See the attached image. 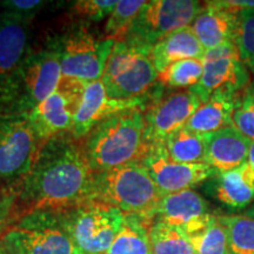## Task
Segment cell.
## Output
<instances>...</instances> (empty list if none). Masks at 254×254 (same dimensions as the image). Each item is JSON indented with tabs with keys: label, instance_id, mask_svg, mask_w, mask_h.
Returning a JSON list of instances; mask_svg holds the SVG:
<instances>
[{
	"label": "cell",
	"instance_id": "d590c367",
	"mask_svg": "<svg viewBox=\"0 0 254 254\" xmlns=\"http://www.w3.org/2000/svg\"><path fill=\"white\" fill-rule=\"evenodd\" d=\"M247 163L251 164L254 167V141L251 142V145H250L249 159H247Z\"/></svg>",
	"mask_w": 254,
	"mask_h": 254
},
{
	"label": "cell",
	"instance_id": "f1b7e54d",
	"mask_svg": "<svg viewBox=\"0 0 254 254\" xmlns=\"http://www.w3.org/2000/svg\"><path fill=\"white\" fill-rule=\"evenodd\" d=\"M145 0H120L113 12L107 18L104 28V38L116 41L123 40L131 30L133 21L136 18Z\"/></svg>",
	"mask_w": 254,
	"mask_h": 254
},
{
	"label": "cell",
	"instance_id": "2e32d148",
	"mask_svg": "<svg viewBox=\"0 0 254 254\" xmlns=\"http://www.w3.org/2000/svg\"><path fill=\"white\" fill-rule=\"evenodd\" d=\"M148 94L140 99L117 100L107 95L101 79L86 82L80 106L75 114L71 134L78 140H81L98 124L113 114L131 107H144Z\"/></svg>",
	"mask_w": 254,
	"mask_h": 254
},
{
	"label": "cell",
	"instance_id": "9c48e42d",
	"mask_svg": "<svg viewBox=\"0 0 254 254\" xmlns=\"http://www.w3.org/2000/svg\"><path fill=\"white\" fill-rule=\"evenodd\" d=\"M59 213L73 244L82 254H106L125 220V213L119 208L97 200Z\"/></svg>",
	"mask_w": 254,
	"mask_h": 254
},
{
	"label": "cell",
	"instance_id": "5bb4252c",
	"mask_svg": "<svg viewBox=\"0 0 254 254\" xmlns=\"http://www.w3.org/2000/svg\"><path fill=\"white\" fill-rule=\"evenodd\" d=\"M163 195L192 190L217 174L207 164H182L168 157L164 145H148L140 159Z\"/></svg>",
	"mask_w": 254,
	"mask_h": 254
},
{
	"label": "cell",
	"instance_id": "3957f363",
	"mask_svg": "<svg viewBox=\"0 0 254 254\" xmlns=\"http://www.w3.org/2000/svg\"><path fill=\"white\" fill-rule=\"evenodd\" d=\"M62 78L59 53L51 41L45 49L31 51L0 85V113L28 114L58 88Z\"/></svg>",
	"mask_w": 254,
	"mask_h": 254
},
{
	"label": "cell",
	"instance_id": "ac0fdd59",
	"mask_svg": "<svg viewBox=\"0 0 254 254\" xmlns=\"http://www.w3.org/2000/svg\"><path fill=\"white\" fill-rule=\"evenodd\" d=\"M250 139L234 126L205 134V164L217 172H226L247 163Z\"/></svg>",
	"mask_w": 254,
	"mask_h": 254
},
{
	"label": "cell",
	"instance_id": "60d3db41",
	"mask_svg": "<svg viewBox=\"0 0 254 254\" xmlns=\"http://www.w3.org/2000/svg\"><path fill=\"white\" fill-rule=\"evenodd\" d=\"M0 254H2V253H1V251H0Z\"/></svg>",
	"mask_w": 254,
	"mask_h": 254
},
{
	"label": "cell",
	"instance_id": "ab89813d",
	"mask_svg": "<svg viewBox=\"0 0 254 254\" xmlns=\"http://www.w3.org/2000/svg\"><path fill=\"white\" fill-rule=\"evenodd\" d=\"M249 215H251V217H253V218H254V207H253L252 211H251V213H250Z\"/></svg>",
	"mask_w": 254,
	"mask_h": 254
},
{
	"label": "cell",
	"instance_id": "d6a6232c",
	"mask_svg": "<svg viewBox=\"0 0 254 254\" xmlns=\"http://www.w3.org/2000/svg\"><path fill=\"white\" fill-rule=\"evenodd\" d=\"M47 4L49 1L44 0H4L0 7L4 9L2 12L31 21Z\"/></svg>",
	"mask_w": 254,
	"mask_h": 254
},
{
	"label": "cell",
	"instance_id": "d4e9b609",
	"mask_svg": "<svg viewBox=\"0 0 254 254\" xmlns=\"http://www.w3.org/2000/svg\"><path fill=\"white\" fill-rule=\"evenodd\" d=\"M150 240L153 254H195L189 236L161 221L151 222Z\"/></svg>",
	"mask_w": 254,
	"mask_h": 254
},
{
	"label": "cell",
	"instance_id": "ffe728a7",
	"mask_svg": "<svg viewBox=\"0 0 254 254\" xmlns=\"http://www.w3.org/2000/svg\"><path fill=\"white\" fill-rule=\"evenodd\" d=\"M206 183L211 194L231 209H243L254 201V167L249 163L217 172Z\"/></svg>",
	"mask_w": 254,
	"mask_h": 254
},
{
	"label": "cell",
	"instance_id": "52a82bcc",
	"mask_svg": "<svg viewBox=\"0 0 254 254\" xmlns=\"http://www.w3.org/2000/svg\"><path fill=\"white\" fill-rule=\"evenodd\" d=\"M40 147L27 114L0 113V185L17 198Z\"/></svg>",
	"mask_w": 254,
	"mask_h": 254
},
{
	"label": "cell",
	"instance_id": "9a60e30c",
	"mask_svg": "<svg viewBox=\"0 0 254 254\" xmlns=\"http://www.w3.org/2000/svg\"><path fill=\"white\" fill-rule=\"evenodd\" d=\"M212 215L207 201L198 192L185 190L164 195L153 220L176 227L190 237L205 228Z\"/></svg>",
	"mask_w": 254,
	"mask_h": 254
},
{
	"label": "cell",
	"instance_id": "5b68a950",
	"mask_svg": "<svg viewBox=\"0 0 254 254\" xmlns=\"http://www.w3.org/2000/svg\"><path fill=\"white\" fill-rule=\"evenodd\" d=\"M2 254H82L68 236L59 212L25 214L0 236Z\"/></svg>",
	"mask_w": 254,
	"mask_h": 254
},
{
	"label": "cell",
	"instance_id": "484cf974",
	"mask_svg": "<svg viewBox=\"0 0 254 254\" xmlns=\"http://www.w3.org/2000/svg\"><path fill=\"white\" fill-rule=\"evenodd\" d=\"M201 59H186L168 65L158 73V82L170 90H190L199 84L202 77Z\"/></svg>",
	"mask_w": 254,
	"mask_h": 254
},
{
	"label": "cell",
	"instance_id": "e575fe53",
	"mask_svg": "<svg viewBox=\"0 0 254 254\" xmlns=\"http://www.w3.org/2000/svg\"><path fill=\"white\" fill-rule=\"evenodd\" d=\"M222 5L230 7L234 11H240V9H254V0H230V1H220Z\"/></svg>",
	"mask_w": 254,
	"mask_h": 254
},
{
	"label": "cell",
	"instance_id": "6da1fadb",
	"mask_svg": "<svg viewBox=\"0 0 254 254\" xmlns=\"http://www.w3.org/2000/svg\"><path fill=\"white\" fill-rule=\"evenodd\" d=\"M94 172L80 140L71 133L40 146L15 201L19 218L37 211L62 212L92 200ZM13 214V217H14Z\"/></svg>",
	"mask_w": 254,
	"mask_h": 254
},
{
	"label": "cell",
	"instance_id": "cb8c5ba5",
	"mask_svg": "<svg viewBox=\"0 0 254 254\" xmlns=\"http://www.w3.org/2000/svg\"><path fill=\"white\" fill-rule=\"evenodd\" d=\"M163 145L173 161L205 164V134H199L184 126L168 136Z\"/></svg>",
	"mask_w": 254,
	"mask_h": 254
},
{
	"label": "cell",
	"instance_id": "8fae6325",
	"mask_svg": "<svg viewBox=\"0 0 254 254\" xmlns=\"http://www.w3.org/2000/svg\"><path fill=\"white\" fill-rule=\"evenodd\" d=\"M201 104V99L192 90L165 93L154 87L144 106L147 144L163 145L168 136L186 125Z\"/></svg>",
	"mask_w": 254,
	"mask_h": 254
},
{
	"label": "cell",
	"instance_id": "ba28073f",
	"mask_svg": "<svg viewBox=\"0 0 254 254\" xmlns=\"http://www.w3.org/2000/svg\"><path fill=\"white\" fill-rule=\"evenodd\" d=\"M79 23L51 39L60 57L64 78L82 82L100 80L116 40L98 37Z\"/></svg>",
	"mask_w": 254,
	"mask_h": 254
},
{
	"label": "cell",
	"instance_id": "74e56055",
	"mask_svg": "<svg viewBox=\"0 0 254 254\" xmlns=\"http://www.w3.org/2000/svg\"><path fill=\"white\" fill-rule=\"evenodd\" d=\"M5 230H6V224H0V236L4 233Z\"/></svg>",
	"mask_w": 254,
	"mask_h": 254
},
{
	"label": "cell",
	"instance_id": "d6986e66",
	"mask_svg": "<svg viewBox=\"0 0 254 254\" xmlns=\"http://www.w3.org/2000/svg\"><path fill=\"white\" fill-rule=\"evenodd\" d=\"M238 11L226 7L220 1H208L190 24L195 37L205 51L234 41Z\"/></svg>",
	"mask_w": 254,
	"mask_h": 254
},
{
	"label": "cell",
	"instance_id": "e0dca14e",
	"mask_svg": "<svg viewBox=\"0 0 254 254\" xmlns=\"http://www.w3.org/2000/svg\"><path fill=\"white\" fill-rule=\"evenodd\" d=\"M30 21L0 13V85L13 74L31 53Z\"/></svg>",
	"mask_w": 254,
	"mask_h": 254
},
{
	"label": "cell",
	"instance_id": "8992f818",
	"mask_svg": "<svg viewBox=\"0 0 254 254\" xmlns=\"http://www.w3.org/2000/svg\"><path fill=\"white\" fill-rule=\"evenodd\" d=\"M101 81L110 98L117 100L140 99L158 84V71L151 58V50L116 41Z\"/></svg>",
	"mask_w": 254,
	"mask_h": 254
},
{
	"label": "cell",
	"instance_id": "7402d4cb",
	"mask_svg": "<svg viewBox=\"0 0 254 254\" xmlns=\"http://www.w3.org/2000/svg\"><path fill=\"white\" fill-rule=\"evenodd\" d=\"M204 55V47L190 26L172 32L151 49V58L158 73L171 64L186 59H201Z\"/></svg>",
	"mask_w": 254,
	"mask_h": 254
},
{
	"label": "cell",
	"instance_id": "836d02e7",
	"mask_svg": "<svg viewBox=\"0 0 254 254\" xmlns=\"http://www.w3.org/2000/svg\"><path fill=\"white\" fill-rule=\"evenodd\" d=\"M15 201V196H0V224H6L13 218Z\"/></svg>",
	"mask_w": 254,
	"mask_h": 254
},
{
	"label": "cell",
	"instance_id": "4dcf8cb0",
	"mask_svg": "<svg viewBox=\"0 0 254 254\" xmlns=\"http://www.w3.org/2000/svg\"><path fill=\"white\" fill-rule=\"evenodd\" d=\"M118 0H78L72 2L71 14L85 23H99L109 18Z\"/></svg>",
	"mask_w": 254,
	"mask_h": 254
},
{
	"label": "cell",
	"instance_id": "1f68e13d",
	"mask_svg": "<svg viewBox=\"0 0 254 254\" xmlns=\"http://www.w3.org/2000/svg\"><path fill=\"white\" fill-rule=\"evenodd\" d=\"M232 122L241 134L254 141V99L250 94L246 93L238 100Z\"/></svg>",
	"mask_w": 254,
	"mask_h": 254
},
{
	"label": "cell",
	"instance_id": "83f0119b",
	"mask_svg": "<svg viewBox=\"0 0 254 254\" xmlns=\"http://www.w3.org/2000/svg\"><path fill=\"white\" fill-rule=\"evenodd\" d=\"M189 238L195 254H231L226 230L218 215H212L205 228Z\"/></svg>",
	"mask_w": 254,
	"mask_h": 254
},
{
	"label": "cell",
	"instance_id": "603a6c76",
	"mask_svg": "<svg viewBox=\"0 0 254 254\" xmlns=\"http://www.w3.org/2000/svg\"><path fill=\"white\" fill-rule=\"evenodd\" d=\"M151 222L133 214H125L122 230L106 254H153L150 240Z\"/></svg>",
	"mask_w": 254,
	"mask_h": 254
},
{
	"label": "cell",
	"instance_id": "7a4b0ae2",
	"mask_svg": "<svg viewBox=\"0 0 254 254\" xmlns=\"http://www.w3.org/2000/svg\"><path fill=\"white\" fill-rule=\"evenodd\" d=\"M145 129L141 106L120 111L98 124L82 144L93 172L140 160L148 148Z\"/></svg>",
	"mask_w": 254,
	"mask_h": 254
},
{
	"label": "cell",
	"instance_id": "7c38bea8",
	"mask_svg": "<svg viewBox=\"0 0 254 254\" xmlns=\"http://www.w3.org/2000/svg\"><path fill=\"white\" fill-rule=\"evenodd\" d=\"M86 82L62 78L57 90L27 114L40 146L53 136L71 133Z\"/></svg>",
	"mask_w": 254,
	"mask_h": 254
},
{
	"label": "cell",
	"instance_id": "44dd1931",
	"mask_svg": "<svg viewBox=\"0 0 254 254\" xmlns=\"http://www.w3.org/2000/svg\"><path fill=\"white\" fill-rule=\"evenodd\" d=\"M237 104V93L228 91L215 92L200 105L185 127L199 134H208L233 126L232 118Z\"/></svg>",
	"mask_w": 254,
	"mask_h": 254
},
{
	"label": "cell",
	"instance_id": "277c9868",
	"mask_svg": "<svg viewBox=\"0 0 254 254\" xmlns=\"http://www.w3.org/2000/svg\"><path fill=\"white\" fill-rule=\"evenodd\" d=\"M163 193L140 161L94 172L92 200L152 222Z\"/></svg>",
	"mask_w": 254,
	"mask_h": 254
},
{
	"label": "cell",
	"instance_id": "30bf717a",
	"mask_svg": "<svg viewBox=\"0 0 254 254\" xmlns=\"http://www.w3.org/2000/svg\"><path fill=\"white\" fill-rule=\"evenodd\" d=\"M204 7L205 4L195 0L146 1L123 40L151 50L172 32L190 26Z\"/></svg>",
	"mask_w": 254,
	"mask_h": 254
},
{
	"label": "cell",
	"instance_id": "4fadbf2b",
	"mask_svg": "<svg viewBox=\"0 0 254 254\" xmlns=\"http://www.w3.org/2000/svg\"><path fill=\"white\" fill-rule=\"evenodd\" d=\"M204 71L199 84L190 88L202 103L218 91L238 93L251 84L250 72L240 58L234 41L205 51L201 58Z\"/></svg>",
	"mask_w": 254,
	"mask_h": 254
},
{
	"label": "cell",
	"instance_id": "f35d334b",
	"mask_svg": "<svg viewBox=\"0 0 254 254\" xmlns=\"http://www.w3.org/2000/svg\"><path fill=\"white\" fill-rule=\"evenodd\" d=\"M0 196H11V195H7V194H5V193H4V190H2V189H1V185H0Z\"/></svg>",
	"mask_w": 254,
	"mask_h": 254
},
{
	"label": "cell",
	"instance_id": "8d00e7d4",
	"mask_svg": "<svg viewBox=\"0 0 254 254\" xmlns=\"http://www.w3.org/2000/svg\"><path fill=\"white\" fill-rule=\"evenodd\" d=\"M246 93H247V94H250L251 97H252L253 99H254V80H253L252 82H251V84H250V86L247 87V91H246Z\"/></svg>",
	"mask_w": 254,
	"mask_h": 254
},
{
	"label": "cell",
	"instance_id": "f546056e",
	"mask_svg": "<svg viewBox=\"0 0 254 254\" xmlns=\"http://www.w3.org/2000/svg\"><path fill=\"white\" fill-rule=\"evenodd\" d=\"M234 44L243 63L254 74V9L238 11Z\"/></svg>",
	"mask_w": 254,
	"mask_h": 254
},
{
	"label": "cell",
	"instance_id": "4316f807",
	"mask_svg": "<svg viewBox=\"0 0 254 254\" xmlns=\"http://www.w3.org/2000/svg\"><path fill=\"white\" fill-rule=\"evenodd\" d=\"M231 254H254V218L251 215H220Z\"/></svg>",
	"mask_w": 254,
	"mask_h": 254
}]
</instances>
